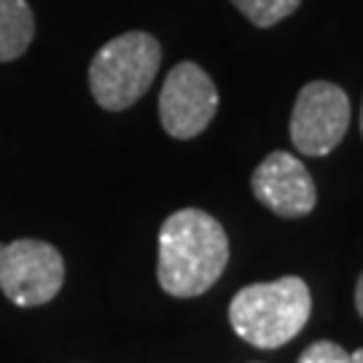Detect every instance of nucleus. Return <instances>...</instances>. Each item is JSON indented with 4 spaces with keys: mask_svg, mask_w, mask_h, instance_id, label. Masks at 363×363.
I'll list each match as a JSON object with an SVG mask.
<instances>
[{
    "mask_svg": "<svg viewBox=\"0 0 363 363\" xmlns=\"http://www.w3.org/2000/svg\"><path fill=\"white\" fill-rule=\"evenodd\" d=\"M229 264V237L199 208L175 210L159 229L156 277L164 294L194 298L216 286Z\"/></svg>",
    "mask_w": 363,
    "mask_h": 363,
    "instance_id": "nucleus-1",
    "label": "nucleus"
},
{
    "mask_svg": "<svg viewBox=\"0 0 363 363\" xmlns=\"http://www.w3.org/2000/svg\"><path fill=\"white\" fill-rule=\"evenodd\" d=\"M312 294L307 283L288 274L274 283H253L237 291L229 304L234 334L259 350L283 347L307 325Z\"/></svg>",
    "mask_w": 363,
    "mask_h": 363,
    "instance_id": "nucleus-2",
    "label": "nucleus"
},
{
    "mask_svg": "<svg viewBox=\"0 0 363 363\" xmlns=\"http://www.w3.org/2000/svg\"><path fill=\"white\" fill-rule=\"evenodd\" d=\"M162 65V46L143 30L121 33L94 54L89 89L105 111H127L151 89Z\"/></svg>",
    "mask_w": 363,
    "mask_h": 363,
    "instance_id": "nucleus-3",
    "label": "nucleus"
},
{
    "mask_svg": "<svg viewBox=\"0 0 363 363\" xmlns=\"http://www.w3.org/2000/svg\"><path fill=\"white\" fill-rule=\"evenodd\" d=\"M65 283V261L43 240L0 242V291L16 307L49 304Z\"/></svg>",
    "mask_w": 363,
    "mask_h": 363,
    "instance_id": "nucleus-4",
    "label": "nucleus"
},
{
    "mask_svg": "<svg viewBox=\"0 0 363 363\" xmlns=\"http://www.w3.org/2000/svg\"><path fill=\"white\" fill-rule=\"evenodd\" d=\"M350 127V97L331 81L301 86L291 113V143L304 156H328Z\"/></svg>",
    "mask_w": 363,
    "mask_h": 363,
    "instance_id": "nucleus-5",
    "label": "nucleus"
},
{
    "mask_svg": "<svg viewBox=\"0 0 363 363\" xmlns=\"http://www.w3.org/2000/svg\"><path fill=\"white\" fill-rule=\"evenodd\" d=\"M218 111V89L196 62H178L159 91V118L169 138L191 140L210 127Z\"/></svg>",
    "mask_w": 363,
    "mask_h": 363,
    "instance_id": "nucleus-6",
    "label": "nucleus"
},
{
    "mask_svg": "<svg viewBox=\"0 0 363 363\" xmlns=\"http://www.w3.org/2000/svg\"><path fill=\"white\" fill-rule=\"evenodd\" d=\"M253 196L280 218L310 216L318 202V191L304 162L294 154L274 151L261 162L250 178Z\"/></svg>",
    "mask_w": 363,
    "mask_h": 363,
    "instance_id": "nucleus-7",
    "label": "nucleus"
},
{
    "mask_svg": "<svg viewBox=\"0 0 363 363\" xmlns=\"http://www.w3.org/2000/svg\"><path fill=\"white\" fill-rule=\"evenodd\" d=\"M35 38V13L27 0H0V62H13Z\"/></svg>",
    "mask_w": 363,
    "mask_h": 363,
    "instance_id": "nucleus-8",
    "label": "nucleus"
},
{
    "mask_svg": "<svg viewBox=\"0 0 363 363\" xmlns=\"http://www.w3.org/2000/svg\"><path fill=\"white\" fill-rule=\"evenodd\" d=\"M232 6L250 25L267 30V27H274L277 22L288 19L301 6V0H232Z\"/></svg>",
    "mask_w": 363,
    "mask_h": 363,
    "instance_id": "nucleus-9",
    "label": "nucleus"
},
{
    "mask_svg": "<svg viewBox=\"0 0 363 363\" xmlns=\"http://www.w3.org/2000/svg\"><path fill=\"white\" fill-rule=\"evenodd\" d=\"M298 363H350V352L339 347L337 342H312L307 350L298 355Z\"/></svg>",
    "mask_w": 363,
    "mask_h": 363,
    "instance_id": "nucleus-10",
    "label": "nucleus"
},
{
    "mask_svg": "<svg viewBox=\"0 0 363 363\" xmlns=\"http://www.w3.org/2000/svg\"><path fill=\"white\" fill-rule=\"evenodd\" d=\"M355 307H358V312H361L363 318V272L358 277V283H355Z\"/></svg>",
    "mask_w": 363,
    "mask_h": 363,
    "instance_id": "nucleus-11",
    "label": "nucleus"
},
{
    "mask_svg": "<svg viewBox=\"0 0 363 363\" xmlns=\"http://www.w3.org/2000/svg\"><path fill=\"white\" fill-rule=\"evenodd\" d=\"M350 363H363V347L361 350L350 352Z\"/></svg>",
    "mask_w": 363,
    "mask_h": 363,
    "instance_id": "nucleus-12",
    "label": "nucleus"
},
{
    "mask_svg": "<svg viewBox=\"0 0 363 363\" xmlns=\"http://www.w3.org/2000/svg\"><path fill=\"white\" fill-rule=\"evenodd\" d=\"M361 135H363V105H361Z\"/></svg>",
    "mask_w": 363,
    "mask_h": 363,
    "instance_id": "nucleus-13",
    "label": "nucleus"
}]
</instances>
